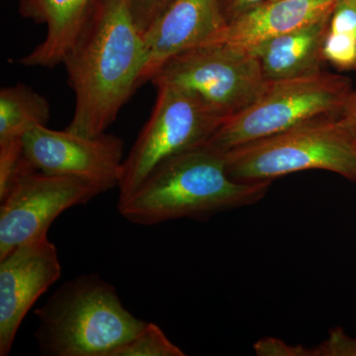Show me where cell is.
<instances>
[{
	"label": "cell",
	"mask_w": 356,
	"mask_h": 356,
	"mask_svg": "<svg viewBox=\"0 0 356 356\" xmlns=\"http://www.w3.org/2000/svg\"><path fill=\"white\" fill-rule=\"evenodd\" d=\"M147 60L146 40L131 0H91L63 60L76 96L67 130L88 137L105 133L144 84Z\"/></svg>",
	"instance_id": "obj_1"
},
{
	"label": "cell",
	"mask_w": 356,
	"mask_h": 356,
	"mask_svg": "<svg viewBox=\"0 0 356 356\" xmlns=\"http://www.w3.org/2000/svg\"><path fill=\"white\" fill-rule=\"evenodd\" d=\"M271 184L232 179L226 153L206 143L156 166L140 188L117 207L126 220L142 226L184 218L204 220L259 202Z\"/></svg>",
	"instance_id": "obj_2"
},
{
	"label": "cell",
	"mask_w": 356,
	"mask_h": 356,
	"mask_svg": "<svg viewBox=\"0 0 356 356\" xmlns=\"http://www.w3.org/2000/svg\"><path fill=\"white\" fill-rule=\"evenodd\" d=\"M35 316V337L44 356H109L147 324L128 311L116 288L96 273L64 283Z\"/></svg>",
	"instance_id": "obj_3"
},
{
	"label": "cell",
	"mask_w": 356,
	"mask_h": 356,
	"mask_svg": "<svg viewBox=\"0 0 356 356\" xmlns=\"http://www.w3.org/2000/svg\"><path fill=\"white\" fill-rule=\"evenodd\" d=\"M226 166L229 177L242 184L314 170L356 181V136L339 117H321L229 149Z\"/></svg>",
	"instance_id": "obj_4"
},
{
	"label": "cell",
	"mask_w": 356,
	"mask_h": 356,
	"mask_svg": "<svg viewBox=\"0 0 356 356\" xmlns=\"http://www.w3.org/2000/svg\"><path fill=\"white\" fill-rule=\"evenodd\" d=\"M353 91L350 77L325 70L267 81L259 97L222 122L207 144L226 153L314 119L339 117Z\"/></svg>",
	"instance_id": "obj_5"
},
{
	"label": "cell",
	"mask_w": 356,
	"mask_h": 356,
	"mask_svg": "<svg viewBox=\"0 0 356 356\" xmlns=\"http://www.w3.org/2000/svg\"><path fill=\"white\" fill-rule=\"evenodd\" d=\"M149 83L172 86L226 120L252 104L267 81L252 53L222 43L199 44L166 60Z\"/></svg>",
	"instance_id": "obj_6"
},
{
	"label": "cell",
	"mask_w": 356,
	"mask_h": 356,
	"mask_svg": "<svg viewBox=\"0 0 356 356\" xmlns=\"http://www.w3.org/2000/svg\"><path fill=\"white\" fill-rule=\"evenodd\" d=\"M156 90L151 116L124 159L118 203L130 198L166 159L206 144L224 122L180 89L163 86Z\"/></svg>",
	"instance_id": "obj_7"
},
{
	"label": "cell",
	"mask_w": 356,
	"mask_h": 356,
	"mask_svg": "<svg viewBox=\"0 0 356 356\" xmlns=\"http://www.w3.org/2000/svg\"><path fill=\"white\" fill-rule=\"evenodd\" d=\"M102 193L86 180L48 175L30 163L0 198V259L23 243L47 236L62 213Z\"/></svg>",
	"instance_id": "obj_8"
},
{
	"label": "cell",
	"mask_w": 356,
	"mask_h": 356,
	"mask_svg": "<svg viewBox=\"0 0 356 356\" xmlns=\"http://www.w3.org/2000/svg\"><path fill=\"white\" fill-rule=\"evenodd\" d=\"M124 140L102 133L88 137L39 126L23 138L26 159L40 172L86 180L103 192L118 187Z\"/></svg>",
	"instance_id": "obj_9"
},
{
	"label": "cell",
	"mask_w": 356,
	"mask_h": 356,
	"mask_svg": "<svg viewBox=\"0 0 356 356\" xmlns=\"http://www.w3.org/2000/svg\"><path fill=\"white\" fill-rule=\"evenodd\" d=\"M60 275L57 248L47 236L0 259V355L10 353L25 316Z\"/></svg>",
	"instance_id": "obj_10"
},
{
	"label": "cell",
	"mask_w": 356,
	"mask_h": 356,
	"mask_svg": "<svg viewBox=\"0 0 356 356\" xmlns=\"http://www.w3.org/2000/svg\"><path fill=\"white\" fill-rule=\"evenodd\" d=\"M226 26L221 0H173L144 34L149 54L144 84L166 60L209 43Z\"/></svg>",
	"instance_id": "obj_11"
},
{
	"label": "cell",
	"mask_w": 356,
	"mask_h": 356,
	"mask_svg": "<svg viewBox=\"0 0 356 356\" xmlns=\"http://www.w3.org/2000/svg\"><path fill=\"white\" fill-rule=\"evenodd\" d=\"M337 0H266L229 23L209 43L250 51L259 44L331 13ZM208 44V43H206Z\"/></svg>",
	"instance_id": "obj_12"
},
{
	"label": "cell",
	"mask_w": 356,
	"mask_h": 356,
	"mask_svg": "<svg viewBox=\"0 0 356 356\" xmlns=\"http://www.w3.org/2000/svg\"><path fill=\"white\" fill-rule=\"evenodd\" d=\"M331 13L267 40L250 51L267 81L310 76L325 70L324 44Z\"/></svg>",
	"instance_id": "obj_13"
},
{
	"label": "cell",
	"mask_w": 356,
	"mask_h": 356,
	"mask_svg": "<svg viewBox=\"0 0 356 356\" xmlns=\"http://www.w3.org/2000/svg\"><path fill=\"white\" fill-rule=\"evenodd\" d=\"M91 0H19L20 15L47 26L46 38L18 64L51 69L63 65L86 19Z\"/></svg>",
	"instance_id": "obj_14"
},
{
	"label": "cell",
	"mask_w": 356,
	"mask_h": 356,
	"mask_svg": "<svg viewBox=\"0 0 356 356\" xmlns=\"http://www.w3.org/2000/svg\"><path fill=\"white\" fill-rule=\"evenodd\" d=\"M51 104L46 97L24 83L0 90V144L23 140L39 126H47Z\"/></svg>",
	"instance_id": "obj_15"
},
{
	"label": "cell",
	"mask_w": 356,
	"mask_h": 356,
	"mask_svg": "<svg viewBox=\"0 0 356 356\" xmlns=\"http://www.w3.org/2000/svg\"><path fill=\"white\" fill-rule=\"evenodd\" d=\"M325 62L341 72L356 70V0H337L324 44Z\"/></svg>",
	"instance_id": "obj_16"
},
{
	"label": "cell",
	"mask_w": 356,
	"mask_h": 356,
	"mask_svg": "<svg viewBox=\"0 0 356 356\" xmlns=\"http://www.w3.org/2000/svg\"><path fill=\"white\" fill-rule=\"evenodd\" d=\"M184 355V351L172 343L159 325L147 322L142 331L115 348L109 356Z\"/></svg>",
	"instance_id": "obj_17"
},
{
	"label": "cell",
	"mask_w": 356,
	"mask_h": 356,
	"mask_svg": "<svg viewBox=\"0 0 356 356\" xmlns=\"http://www.w3.org/2000/svg\"><path fill=\"white\" fill-rule=\"evenodd\" d=\"M312 356H356V337L337 327L330 332L324 343L312 348Z\"/></svg>",
	"instance_id": "obj_18"
},
{
	"label": "cell",
	"mask_w": 356,
	"mask_h": 356,
	"mask_svg": "<svg viewBox=\"0 0 356 356\" xmlns=\"http://www.w3.org/2000/svg\"><path fill=\"white\" fill-rule=\"evenodd\" d=\"M173 0H131L134 18L140 31L146 33Z\"/></svg>",
	"instance_id": "obj_19"
},
{
	"label": "cell",
	"mask_w": 356,
	"mask_h": 356,
	"mask_svg": "<svg viewBox=\"0 0 356 356\" xmlns=\"http://www.w3.org/2000/svg\"><path fill=\"white\" fill-rule=\"evenodd\" d=\"M257 355L312 356V348L302 344H288L275 337H264L254 344Z\"/></svg>",
	"instance_id": "obj_20"
},
{
	"label": "cell",
	"mask_w": 356,
	"mask_h": 356,
	"mask_svg": "<svg viewBox=\"0 0 356 356\" xmlns=\"http://www.w3.org/2000/svg\"><path fill=\"white\" fill-rule=\"evenodd\" d=\"M264 1L266 0H221L222 13L227 25Z\"/></svg>",
	"instance_id": "obj_21"
},
{
	"label": "cell",
	"mask_w": 356,
	"mask_h": 356,
	"mask_svg": "<svg viewBox=\"0 0 356 356\" xmlns=\"http://www.w3.org/2000/svg\"><path fill=\"white\" fill-rule=\"evenodd\" d=\"M339 118L344 125L356 136V90L355 89L348 96Z\"/></svg>",
	"instance_id": "obj_22"
}]
</instances>
